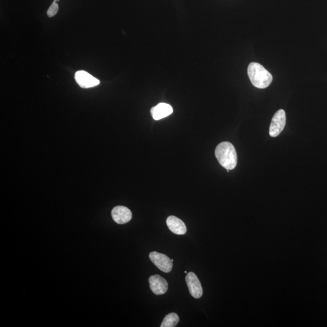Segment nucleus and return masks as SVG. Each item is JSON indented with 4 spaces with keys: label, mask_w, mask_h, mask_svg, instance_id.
I'll return each mask as SVG.
<instances>
[{
    "label": "nucleus",
    "mask_w": 327,
    "mask_h": 327,
    "mask_svg": "<svg viewBox=\"0 0 327 327\" xmlns=\"http://www.w3.org/2000/svg\"><path fill=\"white\" fill-rule=\"evenodd\" d=\"M215 156L220 166L227 170L235 168L237 163L235 148L230 142L225 141L218 145L215 149Z\"/></svg>",
    "instance_id": "nucleus-1"
},
{
    "label": "nucleus",
    "mask_w": 327,
    "mask_h": 327,
    "mask_svg": "<svg viewBox=\"0 0 327 327\" xmlns=\"http://www.w3.org/2000/svg\"><path fill=\"white\" fill-rule=\"evenodd\" d=\"M247 72L251 83L257 88H267L272 82V74L261 64L250 63L248 67Z\"/></svg>",
    "instance_id": "nucleus-2"
},
{
    "label": "nucleus",
    "mask_w": 327,
    "mask_h": 327,
    "mask_svg": "<svg viewBox=\"0 0 327 327\" xmlns=\"http://www.w3.org/2000/svg\"><path fill=\"white\" fill-rule=\"evenodd\" d=\"M150 261H152L155 266L164 273L171 272L173 268V262L172 259L166 254L152 251L149 254Z\"/></svg>",
    "instance_id": "nucleus-3"
},
{
    "label": "nucleus",
    "mask_w": 327,
    "mask_h": 327,
    "mask_svg": "<svg viewBox=\"0 0 327 327\" xmlns=\"http://www.w3.org/2000/svg\"><path fill=\"white\" fill-rule=\"evenodd\" d=\"M286 124V112L282 109L279 110L273 116L271 122L269 134L270 136L275 137L280 135L284 129Z\"/></svg>",
    "instance_id": "nucleus-4"
},
{
    "label": "nucleus",
    "mask_w": 327,
    "mask_h": 327,
    "mask_svg": "<svg viewBox=\"0 0 327 327\" xmlns=\"http://www.w3.org/2000/svg\"><path fill=\"white\" fill-rule=\"evenodd\" d=\"M186 281L190 293L193 297L196 299L200 298L203 296V290L197 276L194 273L189 272L187 273Z\"/></svg>",
    "instance_id": "nucleus-5"
},
{
    "label": "nucleus",
    "mask_w": 327,
    "mask_h": 327,
    "mask_svg": "<svg viewBox=\"0 0 327 327\" xmlns=\"http://www.w3.org/2000/svg\"><path fill=\"white\" fill-rule=\"evenodd\" d=\"M75 78L78 85L85 89L93 88L100 83L99 80L84 71H78L75 74Z\"/></svg>",
    "instance_id": "nucleus-6"
},
{
    "label": "nucleus",
    "mask_w": 327,
    "mask_h": 327,
    "mask_svg": "<svg viewBox=\"0 0 327 327\" xmlns=\"http://www.w3.org/2000/svg\"><path fill=\"white\" fill-rule=\"evenodd\" d=\"M149 282L151 290L156 295H164L168 290V283L161 276L156 275L150 276Z\"/></svg>",
    "instance_id": "nucleus-7"
},
{
    "label": "nucleus",
    "mask_w": 327,
    "mask_h": 327,
    "mask_svg": "<svg viewBox=\"0 0 327 327\" xmlns=\"http://www.w3.org/2000/svg\"><path fill=\"white\" fill-rule=\"evenodd\" d=\"M111 217L114 222L124 224L129 222L132 218L130 210L124 206H117L111 211Z\"/></svg>",
    "instance_id": "nucleus-8"
},
{
    "label": "nucleus",
    "mask_w": 327,
    "mask_h": 327,
    "mask_svg": "<svg viewBox=\"0 0 327 327\" xmlns=\"http://www.w3.org/2000/svg\"><path fill=\"white\" fill-rule=\"evenodd\" d=\"M173 110L171 106L166 103H159L155 107L151 109L150 113L152 118L158 121L166 118L173 113Z\"/></svg>",
    "instance_id": "nucleus-9"
},
{
    "label": "nucleus",
    "mask_w": 327,
    "mask_h": 327,
    "mask_svg": "<svg viewBox=\"0 0 327 327\" xmlns=\"http://www.w3.org/2000/svg\"><path fill=\"white\" fill-rule=\"evenodd\" d=\"M167 227L172 233L182 235L186 234L187 227L185 223L183 220L179 219L177 217L170 216L167 218L166 220Z\"/></svg>",
    "instance_id": "nucleus-10"
},
{
    "label": "nucleus",
    "mask_w": 327,
    "mask_h": 327,
    "mask_svg": "<svg viewBox=\"0 0 327 327\" xmlns=\"http://www.w3.org/2000/svg\"><path fill=\"white\" fill-rule=\"evenodd\" d=\"M180 321V318L175 313H172L164 318L161 327H175Z\"/></svg>",
    "instance_id": "nucleus-11"
},
{
    "label": "nucleus",
    "mask_w": 327,
    "mask_h": 327,
    "mask_svg": "<svg viewBox=\"0 0 327 327\" xmlns=\"http://www.w3.org/2000/svg\"><path fill=\"white\" fill-rule=\"evenodd\" d=\"M58 9H59L58 5L57 3V2L54 1L53 2L51 5H50L48 10H47V15H48L49 17H53V16H54L57 13Z\"/></svg>",
    "instance_id": "nucleus-12"
},
{
    "label": "nucleus",
    "mask_w": 327,
    "mask_h": 327,
    "mask_svg": "<svg viewBox=\"0 0 327 327\" xmlns=\"http://www.w3.org/2000/svg\"><path fill=\"white\" fill-rule=\"evenodd\" d=\"M54 1H59V0H54Z\"/></svg>",
    "instance_id": "nucleus-13"
},
{
    "label": "nucleus",
    "mask_w": 327,
    "mask_h": 327,
    "mask_svg": "<svg viewBox=\"0 0 327 327\" xmlns=\"http://www.w3.org/2000/svg\"><path fill=\"white\" fill-rule=\"evenodd\" d=\"M184 273H187V271H185V272H184Z\"/></svg>",
    "instance_id": "nucleus-14"
}]
</instances>
